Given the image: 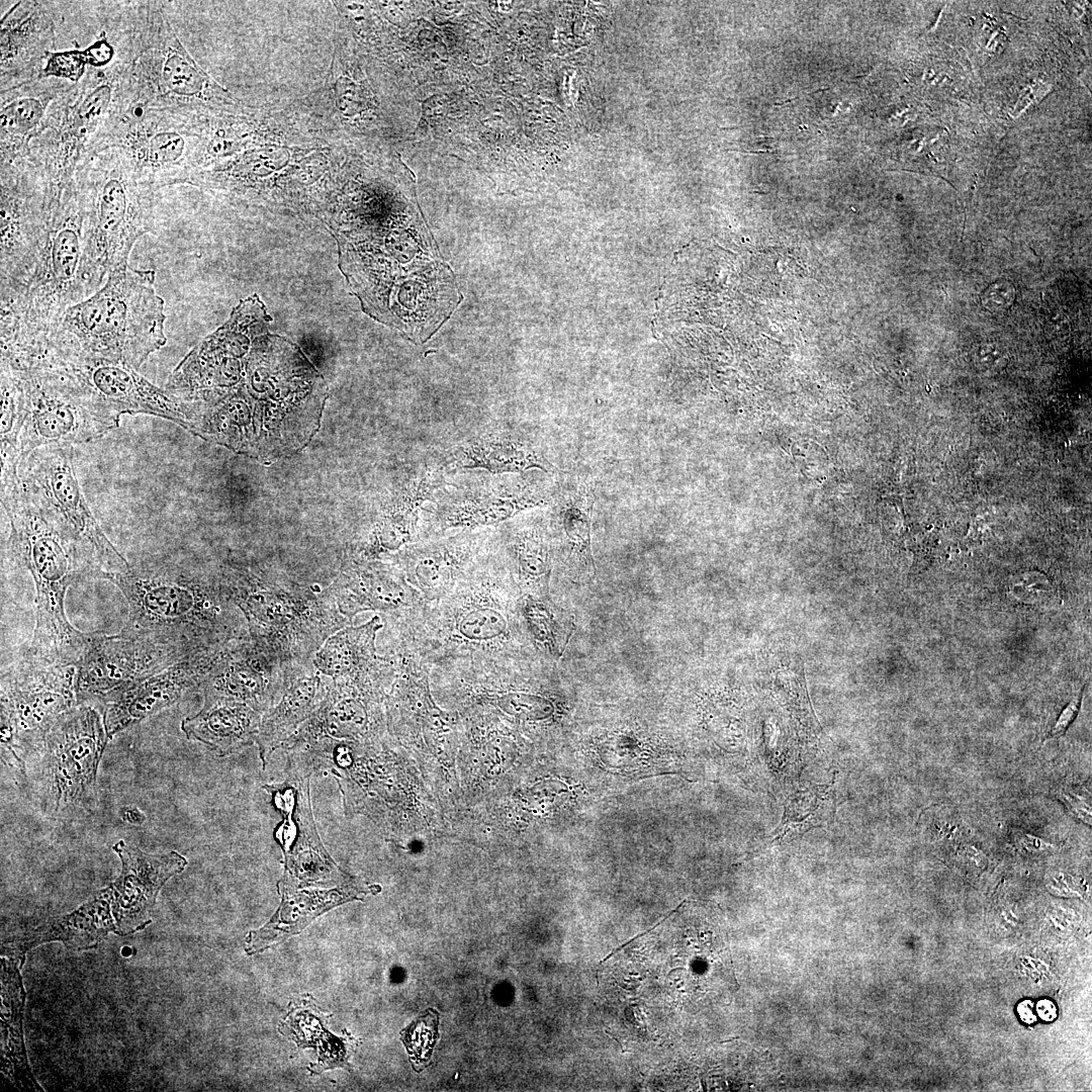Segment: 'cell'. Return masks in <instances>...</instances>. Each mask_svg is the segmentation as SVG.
I'll use <instances>...</instances> for the list:
<instances>
[{
    "instance_id": "obj_1",
    "label": "cell",
    "mask_w": 1092,
    "mask_h": 1092,
    "mask_svg": "<svg viewBox=\"0 0 1092 1092\" xmlns=\"http://www.w3.org/2000/svg\"><path fill=\"white\" fill-rule=\"evenodd\" d=\"M271 321L257 294L241 300L165 385L187 407L186 430L263 461L304 448L328 398L322 374L297 345L269 332Z\"/></svg>"
},
{
    "instance_id": "obj_2",
    "label": "cell",
    "mask_w": 1092,
    "mask_h": 1092,
    "mask_svg": "<svg viewBox=\"0 0 1092 1092\" xmlns=\"http://www.w3.org/2000/svg\"><path fill=\"white\" fill-rule=\"evenodd\" d=\"M519 596L488 544L448 596L383 623L387 652L411 654L444 672L535 661L539 657L520 619Z\"/></svg>"
},
{
    "instance_id": "obj_3",
    "label": "cell",
    "mask_w": 1092,
    "mask_h": 1092,
    "mask_svg": "<svg viewBox=\"0 0 1092 1092\" xmlns=\"http://www.w3.org/2000/svg\"><path fill=\"white\" fill-rule=\"evenodd\" d=\"M95 577L111 581L126 599L123 634L173 645L189 656L249 636L222 574L145 563L122 572H97Z\"/></svg>"
},
{
    "instance_id": "obj_4",
    "label": "cell",
    "mask_w": 1092,
    "mask_h": 1092,
    "mask_svg": "<svg viewBox=\"0 0 1092 1092\" xmlns=\"http://www.w3.org/2000/svg\"><path fill=\"white\" fill-rule=\"evenodd\" d=\"M119 12L115 56L128 100L207 116L240 113L238 100L184 48L162 2H129Z\"/></svg>"
},
{
    "instance_id": "obj_5",
    "label": "cell",
    "mask_w": 1092,
    "mask_h": 1092,
    "mask_svg": "<svg viewBox=\"0 0 1092 1092\" xmlns=\"http://www.w3.org/2000/svg\"><path fill=\"white\" fill-rule=\"evenodd\" d=\"M107 277L90 246L75 183L52 213L25 285L1 302V346L47 342L64 312L94 294Z\"/></svg>"
},
{
    "instance_id": "obj_6",
    "label": "cell",
    "mask_w": 1092,
    "mask_h": 1092,
    "mask_svg": "<svg viewBox=\"0 0 1092 1092\" xmlns=\"http://www.w3.org/2000/svg\"><path fill=\"white\" fill-rule=\"evenodd\" d=\"M154 270L111 272L90 297L69 307L48 341L67 362L104 361L139 369L167 342L164 300Z\"/></svg>"
},
{
    "instance_id": "obj_7",
    "label": "cell",
    "mask_w": 1092,
    "mask_h": 1092,
    "mask_svg": "<svg viewBox=\"0 0 1092 1092\" xmlns=\"http://www.w3.org/2000/svg\"><path fill=\"white\" fill-rule=\"evenodd\" d=\"M5 512L10 550L30 571L35 585V626L26 655L77 664L89 633L68 621L66 593L76 580L92 577L93 568L76 540L21 484L16 502Z\"/></svg>"
},
{
    "instance_id": "obj_8",
    "label": "cell",
    "mask_w": 1092,
    "mask_h": 1092,
    "mask_svg": "<svg viewBox=\"0 0 1092 1092\" xmlns=\"http://www.w3.org/2000/svg\"><path fill=\"white\" fill-rule=\"evenodd\" d=\"M656 927L665 948L648 932L638 936L617 957L608 974L621 994L660 971L669 968L632 999L666 1001L671 983L678 973L674 1003L698 1004L728 991L736 983L729 947L724 932L708 919L678 923L677 927Z\"/></svg>"
},
{
    "instance_id": "obj_9",
    "label": "cell",
    "mask_w": 1092,
    "mask_h": 1092,
    "mask_svg": "<svg viewBox=\"0 0 1092 1092\" xmlns=\"http://www.w3.org/2000/svg\"><path fill=\"white\" fill-rule=\"evenodd\" d=\"M222 576L251 640L289 676L311 662L327 638L351 624L324 590L239 572Z\"/></svg>"
},
{
    "instance_id": "obj_10",
    "label": "cell",
    "mask_w": 1092,
    "mask_h": 1092,
    "mask_svg": "<svg viewBox=\"0 0 1092 1092\" xmlns=\"http://www.w3.org/2000/svg\"><path fill=\"white\" fill-rule=\"evenodd\" d=\"M193 111L119 100L85 158L115 150L153 189L189 183L199 170L209 118Z\"/></svg>"
},
{
    "instance_id": "obj_11",
    "label": "cell",
    "mask_w": 1092,
    "mask_h": 1092,
    "mask_svg": "<svg viewBox=\"0 0 1092 1092\" xmlns=\"http://www.w3.org/2000/svg\"><path fill=\"white\" fill-rule=\"evenodd\" d=\"M1 370L16 380L23 396L21 461L36 449L89 443L119 427L120 416L54 353L23 371Z\"/></svg>"
},
{
    "instance_id": "obj_12",
    "label": "cell",
    "mask_w": 1092,
    "mask_h": 1092,
    "mask_svg": "<svg viewBox=\"0 0 1092 1092\" xmlns=\"http://www.w3.org/2000/svg\"><path fill=\"white\" fill-rule=\"evenodd\" d=\"M75 183L97 262L107 275L127 267L136 241L154 229L156 190L115 150L85 158Z\"/></svg>"
},
{
    "instance_id": "obj_13",
    "label": "cell",
    "mask_w": 1092,
    "mask_h": 1092,
    "mask_svg": "<svg viewBox=\"0 0 1092 1092\" xmlns=\"http://www.w3.org/2000/svg\"><path fill=\"white\" fill-rule=\"evenodd\" d=\"M122 84L115 56L106 67H88L52 105L46 128L30 145L31 160L48 186L51 211L74 185L91 144L119 100Z\"/></svg>"
},
{
    "instance_id": "obj_14",
    "label": "cell",
    "mask_w": 1092,
    "mask_h": 1092,
    "mask_svg": "<svg viewBox=\"0 0 1092 1092\" xmlns=\"http://www.w3.org/2000/svg\"><path fill=\"white\" fill-rule=\"evenodd\" d=\"M77 664L52 663L29 655L1 676V743L20 761L42 741L54 723L77 705Z\"/></svg>"
},
{
    "instance_id": "obj_15",
    "label": "cell",
    "mask_w": 1092,
    "mask_h": 1092,
    "mask_svg": "<svg viewBox=\"0 0 1092 1092\" xmlns=\"http://www.w3.org/2000/svg\"><path fill=\"white\" fill-rule=\"evenodd\" d=\"M20 484L76 540L97 572L130 568L94 518L79 483L73 446H48L32 451L20 463Z\"/></svg>"
},
{
    "instance_id": "obj_16",
    "label": "cell",
    "mask_w": 1092,
    "mask_h": 1092,
    "mask_svg": "<svg viewBox=\"0 0 1092 1092\" xmlns=\"http://www.w3.org/2000/svg\"><path fill=\"white\" fill-rule=\"evenodd\" d=\"M1 302L28 280L49 230L47 183L31 157L0 164Z\"/></svg>"
},
{
    "instance_id": "obj_17",
    "label": "cell",
    "mask_w": 1092,
    "mask_h": 1092,
    "mask_svg": "<svg viewBox=\"0 0 1092 1092\" xmlns=\"http://www.w3.org/2000/svg\"><path fill=\"white\" fill-rule=\"evenodd\" d=\"M108 740L103 716L88 703L75 705L50 728L31 753L41 761L44 797L54 812L81 806L90 798Z\"/></svg>"
},
{
    "instance_id": "obj_18",
    "label": "cell",
    "mask_w": 1092,
    "mask_h": 1092,
    "mask_svg": "<svg viewBox=\"0 0 1092 1092\" xmlns=\"http://www.w3.org/2000/svg\"><path fill=\"white\" fill-rule=\"evenodd\" d=\"M286 753L284 779L262 787L282 816L274 830L284 856V873L278 884L281 894L347 879L325 848L316 829L309 793L312 771L296 754Z\"/></svg>"
},
{
    "instance_id": "obj_19",
    "label": "cell",
    "mask_w": 1092,
    "mask_h": 1092,
    "mask_svg": "<svg viewBox=\"0 0 1092 1092\" xmlns=\"http://www.w3.org/2000/svg\"><path fill=\"white\" fill-rule=\"evenodd\" d=\"M527 481L487 479L446 488L424 507L419 539L428 540L461 530L497 527L519 514L551 502Z\"/></svg>"
},
{
    "instance_id": "obj_20",
    "label": "cell",
    "mask_w": 1092,
    "mask_h": 1092,
    "mask_svg": "<svg viewBox=\"0 0 1092 1092\" xmlns=\"http://www.w3.org/2000/svg\"><path fill=\"white\" fill-rule=\"evenodd\" d=\"M187 657L190 656L178 647L144 637L121 632L89 633L88 644L77 663V704L104 703L123 689Z\"/></svg>"
},
{
    "instance_id": "obj_21",
    "label": "cell",
    "mask_w": 1092,
    "mask_h": 1092,
    "mask_svg": "<svg viewBox=\"0 0 1092 1092\" xmlns=\"http://www.w3.org/2000/svg\"><path fill=\"white\" fill-rule=\"evenodd\" d=\"M492 529L461 530L417 541L383 560L395 566L426 602H438L458 585L487 550Z\"/></svg>"
},
{
    "instance_id": "obj_22",
    "label": "cell",
    "mask_w": 1092,
    "mask_h": 1092,
    "mask_svg": "<svg viewBox=\"0 0 1092 1092\" xmlns=\"http://www.w3.org/2000/svg\"><path fill=\"white\" fill-rule=\"evenodd\" d=\"M225 646L184 658L108 698L102 716L109 739L202 689Z\"/></svg>"
},
{
    "instance_id": "obj_23",
    "label": "cell",
    "mask_w": 1092,
    "mask_h": 1092,
    "mask_svg": "<svg viewBox=\"0 0 1092 1092\" xmlns=\"http://www.w3.org/2000/svg\"><path fill=\"white\" fill-rule=\"evenodd\" d=\"M324 592L352 622L358 613H379L382 623L396 620L426 603L402 573L386 560L351 558Z\"/></svg>"
},
{
    "instance_id": "obj_24",
    "label": "cell",
    "mask_w": 1092,
    "mask_h": 1092,
    "mask_svg": "<svg viewBox=\"0 0 1092 1092\" xmlns=\"http://www.w3.org/2000/svg\"><path fill=\"white\" fill-rule=\"evenodd\" d=\"M121 860L119 877L107 887L115 933L126 935L151 922L157 896L173 876L181 873L187 859L177 851L150 854L128 846L123 840L113 845Z\"/></svg>"
},
{
    "instance_id": "obj_25",
    "label": "cell",
    "mask_w": 1092,
    "mask_h": 1092,
    "mask_svg": "<svg viewBox=\"0 0 1092 1092\" xmlns=\"http://www.w3.org/2000/svg\"><path fill=\"white\" fill-rule=\"evenodd\" d=\"M289 678L248 636L223 648L202 690L204 697L239 701L263 715L277 703Z\"/></svg>"
},
{
    "instance_id": "obj_26",
    "label": "cell",
    "mask_w": 1092,
    "mask_h": 1092,
    "mask_svg": "<svg viewBox=\"0 0 1092 1092\" xmlns=\"http://www.w3.org/2000/svg\"><path fill=\"white\" fill-rule=\"evenodd\" d=\"M385 689L373 684L331 680L318 708L283 747L322 738H372L381 730Z\"/></svg>"
},
{
    "instance_id": "obj_27",
    "label": "cell",
    "mask_w": 1092,
    "mask_h": 1092,
    "mask_svg": "<svg viewBox=\"0 0 1092 1092\" xmlns=\"http://www.w3.org/2000/svg\"><path fill=\"white\" fill-rule=\"evenodd\" d=\"M55 40V21L42 2L10 7L0 22V92L40 78Z\"/></svg>"
},
{
    "instance_id": "obj_28",
    "label": "cell",
    "mask_w": 1092,
    "mask_h": 1092,
    "mask_svg": "<svg viewBox=\"0 0 1092 1092\" xmlns=\"http://www.w3.org/2000/svg\"><path fill=\"white\" fill-rule=\"evenodd\" d=\"M90 390L118 416L150 415L186 428L188 413L183 401L120 363L69 362Z\"/></svg>"
},
{
    "instance_id": "obj_29",
    "label": "cell",
    "mask_w": 1092,
    "mask_h": 1092,
    "mask_svg": "<svg viewBox=\"0 0 1092 1092\" xmlns=\"http://www.w3.org/2000/svg\"><path fill=\"white\" fill-rule=\"evenodd\" d=\"M447 469L444 460L421 465L358 545L353 557L381 560L417 542L423 509L444 486Z\"/></svg>"
},
{
    "instance_id": "obj_30",
    "label": "cell",
    "mask_w": 1092,
    "mask_h": 1092,
    "mask_svg": "<svg viewBox=\"0 0 1092 1092\" xmlns=\"http://www.w3.org/2000/svg\"><path fill=\"white\" fill-rule=\"evenodd\" d=\"M380 616L359 626H346L332 634L311 659L313 669L331 680H351L390 687L397 672L395 658L379 654Z\"/></svg>"
},
{
    "instance_id": "obj_31",
    "label": "cell",
    "mask_w": 1092,
    "mask_h": 1092,
    "mask_svg": "<svg viewBox=\"0 0 1092 1092\" xmlns=\"http://www.w3.org/2000/svg\"><path fill=\"white\" fill-rule=\"evenodd\" d=\"M489 544L520 595H550L554 548L548 522L510 520L492 529Z\"/></svg>"
},
{
    "instance_id": "obj_32",
    "label": "cell",
    "mask_w": 1092,
    "mask_h": 1092,
    "mask_svg": "<svg viewBox=\"0 0 1092 1092\" xmlns=\"http://www.w3.org/2000/svg\"><path fill=\"white\" fill-rule=\"evenodd\" d=\"M72 85L40 77L0 92V164L30 157V145L46 128L52 105Z\"/></svg>"
},
{
    "instance_id": "obj_33",
    "label": "cell",
    "mask_w": 1092,
    "mask_h": 1092,
    "mask_svg": "<svg viewBox=\"0 0 1092 1092\" xmlns=\"http://www.w3.org/2000/svg\"><path fill=\"white\" fill-rule=\"evenodd\" d=\"M444 461L447 467L483 469L492 475L522 473L532 468L545 472L558 470L531 440L502 428L466 439L451 449Z\"/></svg>"
},
{
    "instance_id": "obj_34",
    "label": "cell",
    "mask_w": 1092,
    "mask_h": 1092,
    "mask_svg": "<svg viewBox=\"0 0 1092 1092\" xmlns=\"http://www.w3.org/2000/svg\"><path fill=\"white\" fill-rule=\"evenodd\" d=\"M261 718V713L245 703L204 697L202 708L186 717L181 729L188 739L200 742L218 756H226L256 743Z\"/></svg>"
},
{
    "instance_id": "obj_35",
    "label": "cell",
    "mask_w": 1092,
    "mask_h": 1092,
    "mask_svg": "<svg viewBox=\"0 0 1092 1092\" xmlns=\"http://www.w3.org/2000/svg\"><path fill=\"white\" fill-rule=\"evenodd\" d=\"M593 505V492L579 490L558 503L548 522L554 564L573 582L589 580L596 574L590 538Z\"/></svg>"
},
{
    "instance_id": "obj_36",
    "label": "cell",
    "mask_w": 1092,
    "mask_h": 1092,
    "mask_svg": "<svg viewBox=\"0 0 1092 1092\" xmlns=\"http://www.w3.org/2000/svg\"><path fill=\"white\" fill-rule=\"evenodd\" d=\"M323 676L313 667L293 674L277 703L262 715L256 744L263 768L321 705L329 685Z\"/></svg>"
},
{
    "instance_id": "obj_37",
    "label": "cell",
    "mask_w": 1092,
    "mask_h": 1092,
    "mask_svg": "<svg viewBox=\"0 0 1092 1092\" xmlns=\"http://www.w3.org/2000/svg\"><path fill=\"white\" fill-rule=\"evenodd\" d=\"M111 913L110 901L104 889L72 913L54 917L15 937L11 954L23 956L29 948L52 940H60L70 948L93 947L109 931L115 932Z\"/></svg>"
},
{
    "instance_id": "obj_38",
    "label": "cell",
    "mask_w": 1092,
    "mask_h": 1092,
    "mask_svg": "<svg viewBox=\"0 0 1092 1092\" xmlns=\"http://www.w3.org/2000/svg\"><path fill=\"white\" fill-rule=\"evenodd\" d=\"M363 893L362 889L349 884L329 890L281 894L282 901L271 920L251 933L247 951H258L300 931L318 915L345 902L360 899Z\"/></svg>"
},
{
    "instance_id": "obj_39",
    "label": "cell",
    "mask_w": 1092,
    "mask_h": 1092,
    "mask_svg": "<svg viewBox=\"0 0 1092 1092\" xmlns=\"http://www.w3.org/2000/svg\"><path fill=\"white\" fill-rule=\"evenodd\" d=\"M518 609L524 631L541 660L562 658L575 630L574 615L551 595H520Z\"/></svg>"
},
{
    "instance_id": "obj_40",
    "label": "cell",
    "mask_w": 1092,
    "mask_h": 1092,
    "mask_svg": "<svg viewBox=\"0 0 1092 1092\" xmlns=\"http://www.w3.org/2000/svg\"><path fill=\"white\" fill-rule=\"evenodd\" d=\"M24 424V402L16 380L1 370V504L4 510L17 499L20 487V437Z\"/></svg>"
},
{
    "instance_id": "obj_41",
    "label": "cell",
    "mask_w": 1092,
    "mask_h": 1092,
    "mask_svg": "<svg viewBox=\"0 0 1092 1092\" xmlns=\"http://www.w3.org/2000/svg\"><path fill=\"white\" fill-rule=\"evenodd\" d=\"M836 796L832 784H809L785 801L781 823L771 841L797 838L814 828L828 827L834 819Z\"/></svg>"
},
{
    "instance_id": "obj_42",
    "label": "cell",
    "mask_w": 1092,
    "mask_h": 1092,
    "mask_svg": "<svg viewBox=\"0 0 1092 1092\" xmlns=\"http://www.w3.org/2000/svg\"><path fill=\"white\" fill-rule=\"evenodd\" d=\"M115 58V49L101 37L84 51L53 52L43 67L41 77L57 78L72 84L86 74V67L103 68Z\"/></svg>"
},
{
    "instance_id": "obj_43",
    "label": "cell",
    "mask_w": 1092,
    "mask_h": 1092,
    "mask_svg": "<svg viewBox=\"0 0 1092 1092\" xmlns=\"http://www.w3.org/2000/svg\"><path fill=\"white\" fill-rule=\"evenodd\" d=\"M438 1013L428 1009L401 1031L402 1042L415 1063L429 1062L438 1037Z\"/></svg>"
},
{
    "instance_id": "obj_44",
    "label": "cell",
    "mask_w": 1092,
    "mask_h": 1092,
    "mask_svg": "<svg viewBox=\"0 0 1092 1092\" xmlns=\"http://www.w3.org/2000/svg\"><path fill=\"white\" fill-rule=\"evenodd\" d=\"M1015 290L1008 280H998L990 284L982 294V301L989 309H1007L1013 302Z\"/></svg>"
},
{
    "instance_id": "obj_45",
    "label": "cell",
    "mask_w": 1092,
    "mask_h": 1092,
    "mask_svg": "<svg viewBox=\"0 0 1092 1092\" xmlns=\"http://www.w3.org/2000/svg\"><path fill=\"white\" fill-rule=\"evenodd\" d=\"M1083 692H1084V687L1082 688L1079 695L1075 699H1073L1066 706V708L1063 710L1060 717L1058 718V721L1052 727V729L1050 730V732L1046 735L1045 739L1057 738V737L1063 736L1067 732L1070 725L1074 722V720L1078 716V713H1079L1080 708H1081Z\"/></svg>"
},
{
    "instance_id": "obj_46",
    "label": "cell",
    "mask_w": 1092,
    "mask_h": 1092,
    "mask_svg": "<svg viewBox=\"0 0 1092 1092\" xmlns=\"http://www.w3.org/2000/svg\"><path fill=\"white\" fill-rule=\"evenodd\" d=\"M1061 796L1075 816L1091 825V806L1086 796L1070 790H1063Z\"/></svg>"
},
{
    "instance_id": "obj_47",
    "label": "cell",
    "mask_w": 1092,
    "mask_h": 1092,
    "mask_svg": "<svg viewBox=\"0 0 1092 1092\" xmlns=\"http://www.w3.org/2000/svg\"><path fill=\"white\" fill-rule=\"evenodd\" d=\"M1017 844L1021 848L1030 852L1045 851L1049 848L1055 847L1053 844L1046 843L1039 838L1027 834L1021 835L1017 840Z\"/></svg>"
},
{
    "instance_id": "obj_48",
    "label": "cell",
    "mask_w": 1092,
    "mask_h": 1092,
    "mask_svg": "<svg viewBox=\"0 0 1092 1092\" xmlns=\"http://www.w3.org/2000/svg\"><path fill=\"white\" fill-rule=\"evenodd\" d=\"M1037 1012L1044 1020L1054 1019L1057 1013L1055 1005L1046 1000H1042L1037 1004Z\"/></svg>"
},
{
    "instance_id": "obj_49",
    "label": "cell",
    "mask_w": 1092,
    "mask_h": 1092,
    "mask_svg": "<svg viewBox=\"0 0 1092 1092\" xmlns=\"http://www.w3.org/2000/svg\"><path fill=\"white\" fill-rule=\"evenodd\" d=\"M1019 1013H1020L1022 1019L1024 1021H1026V1022H1030V1021L1034 1020L1032 1007H1030L1029 1002H1024L1019 1006Z\"/></svg>"
}]
</instances>
